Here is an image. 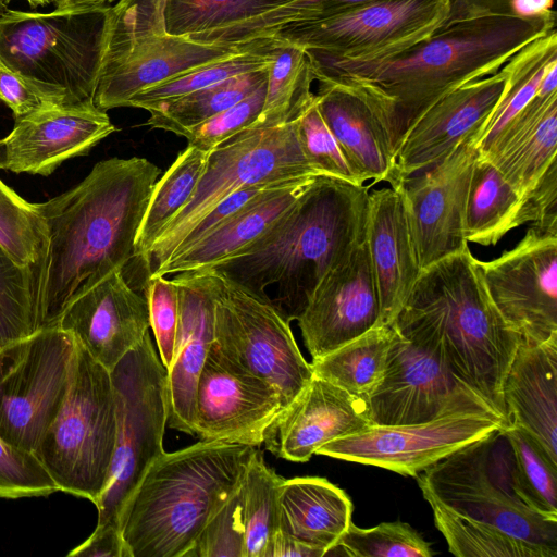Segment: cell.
<instances>
[{"instance_id":"obj_1","label":"cell","mask_w":557,"mask_h":557,"mask_svg":"<svg viewBox=\"0 0 557 557\" xmlns=\"http://www.w3.org/2000/svg\"><path fill=\"white\" fill-rule=\"evenodd\" d=\"M161 170L143 157L94 165L72 189L37 203L47 243L30 271L36 329L55 326L65 308L135 258V240Z\"/></svg>"},{"instance_id":"obj_2","label":"cell","mask_w":557,"mask_h":557,"mask_svg":"<svg viewBox=\"0 0 557 557\" xmlns=\"http://www.w3.org/2000/svg\"><path fill=\"white\" fill-rule=\"evenodd\" d=\"M556 28V16L523 18L505 5L454 1L446 22L423 41L389 55L345 60L305 49L314 79L346 77L383 98L396 151L413 123L440 98L498 72L519 50Z\"/></svg>"},{"instance_id":"obj_3","label":"cell","mask_w":557,"mask_h":557,"mask_svg":"<svg viewBox=\"0 0 557 557\" xmlns=\"http://www.w3.org/2000/svg\"><path fill=\"white\" fill-rule=\"evenodd\" d=\"M369 187L317 176L267 233L208 270L262 298L276 285L272 302L298 320L327 272L366 239Z\"/></svg>"},{"instance_id":"obj_4","label":"cell","mask_w":557,"mask_h":557,"mask_svg":"<svg viewBox=\"0 0 557 557\" xmlns=\"http://www.w3.org/2000/svg\"><path fill=\"white\" fill-rule=\"evenodd\" d=\"M393 325L440 358L509 426L503 385L522 338L492 302L469 246L421 271Z\"/></svg>"},{"instance_id":"obj_5","label":"cell","mask_w":557,"mask_h":557,"mask_svg":"<svg viewBox=\"0 0 557 557\" xmlns=\"http://www.w3.org/2000/svg\"><path fill=\"white\" fill-rule=\"evenodd\" d=\"M255 448L200 440L163 451L120 516L131 557H186L209 519L240 485Z\"/></svg>"},{"instance_id":"obj_6","label":"cell","mask_w":557,"mask_h":557,"mask_svg":"<svg viewBox=\"0 0 557 557\" xmlns=\"http://www.w3.org/2000/svg\"><path fill=\"white\" fill-rule=\"evenodd\" d=\"M416 479L430 506L481 529L506 557H557V519L521 498L504 429L454 451Z\"/></svg>"},{"instance_id":"obj_7","label":"cell","mask_w":557,"mask_h":557,"mask_svg":"<svg viewBox=\"0 0 557 557\" xmlns=\"http://www.w3.org/2000/svg\"><path fill=\"white\" fill-rule=\"evenodd\" d=\"M112 5L52 12L5 10L0 15V60L64 104L94 101Z\"/></svg>"},{"instance_id":"obj_8","label":"cell","mask_w":557,"mask_h":557,"mask_svg":"<svg viewBox=\"0 0 557 557\" xmlns=\"http://www.w3.org/2000/svg\"><path fill=\"white\" fill-rule=\"evenodd\" d=\"M115 437L111 373L76 339L65 397L35 455L59 491L96 504L107 483Z\"/></svg>"},{"instance_id":"obj_9","label":"cell","mask_w":557,"mask_h":557,"mask_svg":"<svg viewBox=\"0 0 557 557\" xmlns=\"http://www.w3.org/2000/svg\"><path fill=\"white\" fill-rule=\"evenodd\" d=\"M319 175L299 144L297 119L239 132L209 152L190 199L162 228L143 260L148 276L173 253L200 219L233 193L247 186Z\"/></svg>"},{"instance_id":"obj_10","label":"cell","mask_w":557,"mask_h":557,"mask_svg":"<svg viewBox=\"0 0 557 557\" xmlns=\"http://www.w3.org/2000/svg\"><path fill=\"white\" fill-rule=\"evenodd\" d=\"M110 373L116 437L107 483L95 505L97 527L120 529L125 504L147 469L164 451L166 368L157 355L149 332Z\"/></svg>"},{"instance_id":"obj_11","label":"cell","mask_w":557,"mask_h":557,"mask_svg":"<svg viewBox=\"0 0 557 557\" xmlns=\"http://www.w3.org/2000/svg\"><path fill=\"white\" fill-rule=\"evenodd\" d=\"M214 274L213 348L238 370L272 385L287 408L313 376L289 321L270 297Z\"/></svg>"},{"instance_id":"obj_12","label":"cell","mask_w":557,"mask_h":557,"mask_svg":"<svg viewBox=\"0 0 557 557\" xmlns=\"http://www.w3.org/2000/svg\"><path fill=\"white\" fill-rule=\"evenodd\" d=\"M76 338L58 325L0 348V437L35 454L66 394Z\"/></svg>"},{"instance_id":"obj_13","label":"cell","mask_w":557,"mask_h":557,"mask_svg":"<svg viewBox=\"0 0 557 557\" xmlns=\"http://www.w3.org/2000/svg\"><path fill=\"white\" fill-rule=\"evenodd\" d=\"M453 0H376L327 17L289 23L269 37L336 59L369 60L397 53L433 35Z\"/></svg>"},{"instance_id":"obj_14","label":"cell","mask_w":557,"mask_h":557,"mask_svg":"<svg viewBox=\"0 0 557 557\" xmlns=\"http://www.w3.org/2000/svg\"><path fill=\"white\" fill-rule=\"evenodd\" d=\"M506 428L493 412L456 411L416 424L369 425L330 441L315 454L416 478L454 451Z\"/></svg>"},{"instance_id":"obj_15","label":"cell","mask_w":557,"mask_h":557,"mask_svg":"<svg viewBox=\"0 0 557 557\" xmlns=\"http://www.w3.org/2000/svg\"><path fill=\"white\" fill-rule=\"evenodd\" d=\"M367 404L372 425L416 424L469 410L499 416L440 358L397 331L384 375Z\"/></svg>"},{"instance_id":"obj_16","label":"cell","mask_w":557,"mask_h":557,"mask_svg":"<svg viewBox=\"0 0 557 557\" xmlns=\"http://www.w3.org/2000/svg\"><path fill=\"white\" fill-rule=\"evenodd\" d=\"M479 268L492 302L523 341L557 335V236L530 226L512 249Z\"/></svg>"},{"instance_id":"obj_17","label":"cell","mask_w":557,"mask_h":557,"mask_svg":"<svg viewBox=\"0 0 557 557\" xmlns=\"http://www.w3.org/2000/svg\"><path fill=\"white\" fill-rule=\"evenodd\" d=\"M475 138L468 136L442 160L395 187L404 199L421 270L469 246L463 222L479 154Z\"/></svg>"},{"instance_id":"obj_18","label":"cell","mask_w":557,"mask_h":557,"mask_svg":"<svg viewBox=\"0 0 557 557\" xmlns=\"http://www.w3.org/2000/svg\"><path fill=\"white\" fill-rule=\"evenodd\" d=\"M284 409L272 385L238 370L211 347L198 380L194 436L259 447Z\"/></svg>"},{"instance_id":"obj_19","label":"cell","mask_w":557,"mask_h":557,"mask_svg":"<svg viewBox=\"0 0 557 557\" xmlns=\"http://www.w3.org/2000/svg\"><path fill=\"white\" fill-rule=\"evenodd\" d=\"M314 94L318 110L361 184H397L396 151L387 113L370 84L346 77H321Z\"/></svg>"},{"instance_id":"obj_20","label":"cell","mask_w":557,"mask_h":557,"mask_svg":"<svg viewBox=\"0 0 557 557\" xmlns=\"http://www.w3.org/2000/svg\"><path fill=\"white\" fill-rule=\"evenodd\" d=\"M297 321L312 359L379 325L380 298L366 239L327 272Z\"/></svg>"},{"instance_id":"obj_21","label":"cell","mask_w":557,"mask_h":557,"mask_svg":"<svg viewBox=\"0 0 557 557\" xmlns=\"http://www.w3.org/2000/svg\"><path fill=\"white\" fill-rule=\"evenodd\" d=\"M57 325L111 371L148 333L147 299L116 269L73 300Z\"/></svg>"},{"instance_id":"obj_22","label":"cell","mask_w":557,"mask_h":557,"mask_svg":"<svg viewBox=\"0 0 557 557\" xmlns=\"http://www.w3.org/2000/svg\"><path fill=\"white\" fill-rule=\"evenodd\" d=\"M505 83L506 73L502 67L492 75L457 87L433 103L400 143L395 187L442 160L468 136H478L500 99Z\"/></svg>"},{"instance_id":"obj_23","label":"cell","mask_w":557,"mask_h":557,"mask_svg":"<svg viewBox=\"0 0 557 557\" xmlns=\"http://www.w3.org/2000/svg\"><path fill=\"white\" fill-rule=\"evenodd\" d=\"M180 320L172 361L166 369V426L194 436L198 380L214 342L212 270L175 274Z\"/></svg>"},{"instance_id":"obj_24","label":"cell","mask_w":557,"mask_h":557,"mask_svg":"<svg viewBox=\"0 0 557 557\" xmlns=\"http://www.w3.org/2000/svg\"><path fill=\"white\" fill-rule=\"evenodd\" d=\"M115 131L106 111L94 101L34 112L16 119L4 138L5 170L48 176L67 159L87 154Z\"/></svg>"},{"instance_id":"obj_25","label":"cell","mask_w":557,"mask_h":557,"mask_svg":"<svg viewBox=\"0 0 557 557\" xmlns=\"http://www.w3.org/2000/svg\"><path fill=\"white\" fill-rule=\"evenodd\" d=\"M202 44L166 30L135 41L101 71L94 103L100 110L126 107L137 92L197 67L233 57L249 47Z\"/></svg>"},{"instance_id":"obj_26","label":"cell","mask_w":557,"mask_h":557,"mask_svg":"<svg viewBox=\"0 0 557 557\" xmlns=\"http://www.w3.org/2000/svg\"><path fill=\"white\" fill-rule=\"evenodd\" d=\"M369 425L366 398L313 375L270 426L264 443L281 458L306 462L322 445Z\"/></svg>"},{"instance_id":"obj_27","label":"cell","mask_w":557,"mask_h":557,"mask_svg":"<svg viewBox=\"0 0 557 557\" xmlns=\"http://www.w3.org/2000/svg\"><path fill=\"white\" fill-rule=\"evenodd\" d=\"M366 242L380 298L379 325H392L422 271L397 188L369 191Z\"/></svg>"},{"instance_id":"obj_28","label":"cell","mask_w":557,"mask_h":557,"mask_svg":"<svg viewBox=\"0 0 557 557\" xmlns=\"http://www.w3.org/2000/svg\"><path fill=\"white\" fill-rule=\"evenodd\" d=\"M509 426L523 431L557 466V335L521 339L503 385Z\"/></svg>"},{"instance_id":"obj_29","label":"cell","mask_w":557,"mask_h":557,"mask_svg":"<svg viewBox=\"0 0 557 557\" xmlns=\"http://www.w3.org/2000/svg\"><path fill=\"white\" fill-rule=\"evenodd\" d=\"M557 60L545 71L531 101L510 123L491 150L481 156L524 197L557 153Z\"/></svg>"},{"instance_id":"obj_30","label":"cell","mask_w":557,"mask_h":557,"mask_svg":"<svg viewBox=\"0 0 557 557\" xmlns=\"http://www.w3.org/2000/svg\"><path fill=\"white\" fill-rule=\"evenodd\" d=\"M315 177L288 182L258 197L201 239L169 258L148 278L210 269L239 253L267 233Z\"/></svg>"},{"instance_id":"obj_31","label":"cell","mask_w":557,"mask_h":557,"mask_svg":"<svg viewBox=\"0 0 557 557\" xmlns=\"http://www.w3.org/2000/svg\"><path fill=\"white\" fill-rule=\"evenodd\" d=\"M347 493L320 476L284 479L280 492L281 530L325 552L351 523Z\"/></svg>"},{"instance_id":"obj_32","label":"cell","mask_w":557,"mask_h":557,"mask_svg":"<svg viewBox=\"0 0 557 557\" xmlns=\"http://www.w3.org/2000/svg\"><path fill=\"white\" fill-rule=\"evenodd\" d=\"M530 223L520 196L487 159L474 160L465 209L467 243L496 245L509 231Z\"/></svg>"},{"instance_id":"obj_33","label":"cell","mask_w":557,"mask_h":557,"mask_svg":"<svg viewBox=\"0 0 557 557\" xmlns=\"http://www.w3.org/2000/svg\"><path fill=\"white\" fill-rule=\"evenodd\" d=\"M395 334L393 324L369 330L337 349L312 359L313 375L367 399L384 375Z\"/></svg>"},{"instance_id":"obj_34","label":"cell","mask_w":557,"mask_h":557,"mask_svg":"<svg viewBox=\"0 0 557 557\" xmlns=\"http://www.w3.org/2000/svg\"><path fill=\"white\" fill-rule=\"evenodd\" d=\"M269 67L238 74L160 102L148 110L146 124L185 137L197 125L251 95L267 82Z\"/></svg>"},{"instance_id":"obj_35","label":"cell","mask_w":557,"mask_h":557,"mask_svg":"<svg viewBox=\"0 0 557 557\" xmlns=\"http://www.w3.org/2000/svg\"><path fill=\"white\" fill-rule=\"evenodd\" d=\"M273 38L264 103L251 126H276L295 120L314 97L311 85L315 79L305 48Z\"/></svg>"},{"instance_id":"obj_36","label":"cell","mask_w":557,"mask_h":557,"mask_svg":"<svg viewBox=\"0 0 557 557\" xmlns=\"http://www.w3.org/2000/svg\"><path fill=\"white\" fill-rule=\"evenodd\" d=\"M209 152L188 145L157 180L136 236L135 258L145 259L162 228L190 199Z\"/></svg>"},{"instance_id":"obj_37","label":"cell","mask_w":557,"mask_h":557,"mask_svg":"<svg viewBox=\"0 0 557 557\" xmlns=\"http://www.w3.org/2000/svg\"><path fill=\"white\" fill-rule=\"evenodd\" d=\"M283 478L253 449L243 478L244 557H263L267 546L281 529L280 492Z\"/></svg>"},{"instance_id":"obj_38","label":"cell","mask_w":557,"mask_h":557,"mask_svg":"<svg viewBox=\"0 0 557 557\" xmlns=\"http://www.w3.org/2000/svg\"><path fill=\"white\" fill-rule=\"evenodd\" d=\"M273 37L251 40L244 51L153 85L133 96L126 107L148 111L156 104L218 84L232 76L269 67L272 63Z\"/></svg>"},{"instance_id":"obj_39","label":"cell","mask_w":557,"mask_h":557,"mask_svg":"<svg viewBox=\"0 0 557 557\" xmlns=\"http://www.w3.org/2000/svg\"><path fill=\"white\" fill-rule=\"evenodd\" d=\"M373 1L376 0H292L244 22L197 34L195 39L206 44L239 46L269 37L289 23L327 17Z\"/></svg>"},{"instance_id":"obj_40","label":"cell","mask_w":557,"mask_h":557,"mask_svg":"<svg viewBox=\"0 0 557 557\" xmlns=\"http://www.w3.org/2000/svg\"><path fill=\"white\" fill-rule=\"evenodd\" d=\"M292 0H166V33L193 36L244 22Z\"/></svg>"},{"instance_id":"obj_41","label":"cell","mask_w":557,"mask_h":557,"mask_svg":"<svg viewBox=\"0 0 557 557\" xmlns=\"http://www.w3.org/2000/svg\"><path fill=\"white\" fill-rule=\"evenodd\" d=\"M511 448L513 479L523 502L539 513L557 519V466L523 431L504 429Z\"/></svg>"},{"instance_id":"obj_42","label":"cell","mask_w":557,"mask_h":557,"mask_svg":"<svg viewBox=\"0 0 557 557\" xmlns=\"http://www.w3.org/2000/svg\"><path fill=\"white\" fill-rule=\"evenodd\" d=\"M434 552L410 524L382 522L362 529L352 522L324 556L351 557H431ZM323 556V557H324Z\"/></svg>"},{"instance_id":"obj_43","label":"cell","mask_w":557,"mask_h":557,"mask_svg":"<svg viewBox=\"0 0 557 557\" xmlns=\"http://www.w3.org/2000/svg\"><path fill=\"white\" fill-rule=\"evenodd\" d=\"M46 243L37 203L24 200L0 180V246L18 264L30 268L41 258Z\"/></svg>"},{"instance_id":"obj_44","label":"cell","mask_w":557,"mask_h":557,"mask_svg":"<svg viewBox=\"0 0 557 557\" xmlns=\"http://www.w3.org/2000/svg\"><path fill=\"white\" fill-rule=\"evenodd\" d=\"M36 331L29 268L0 246V348Z\"/></svg>"},{"instance_id":"obj_45","label":"cell","mask_w":557,"mask_h":557,"mask_svg":"<svg viewBox=\"0 0 557 557\" xmlns=\"http://www.w3.org/2000/svg\"><path fill=\"white\" fill-rule=\"evenodd\" d=\"M297 135L305 157L321 175L363 185L322 119L314 97L297 117Z\"/></svg>"},{"instance_id":"obj_46","label":"cell","mask_w":557,"mask_h":557,"mask_svg":"<svg viewBox=\"0 0 557 557\" xmlns=\"http://www.w3.org/2000/svg\"><path fill=\"white\" fill-rule=\"evenodd\" d=\"M244 496L240 483L206 523L186 557H244Z\"/></svg>"},{"instance_id":"obj_47","label":"cell","mask_w":557,"mask_h":557,"mask_svg":"<svg viewBox=\"0 0 557 557\" xmlns=\"http://www.w3.org/2000/svg\"><path fill=\"white\" fill-rule=\"evenodd\" d=\"M59 491L38 457L0 437V498L47 496Z\"/></svg>"},{"instance_id":"obj_48","label":"cell","mask_w":557,"mask_h":557,"mask_svg":"<svg viewBox=\"0 0 557 557\" xmlns=\"http://www.w3.org/2000/svg\"><path fill=\"white\" fill-rule=\"evenodd\" d=\"M265 87L267 82L248 97L194 127L185 136L188 145L209 152L250 127L261 113Z\"/></svg>"},{"instance_id":"obj_49","label":"cell","mask_w":557,"mask_h":557,"mask_svg":"<svg viewBox=\"0 0 557 557\" xmlns=\"http://www.w3.org/2000/svg\"><path fill=\"white\" fill-rule=\"evenodd\" d=\"M145 297L160 359L168 369L173 358L180 320L178 289L173 278L149 277Z\"/></svg>"},{"instance_id":"obj_50","label":"cell","mask_w":557,"mask_h":557,"mask_svg":"<svg viewBox=\"0 0 557 557\" xmlns=\"http://www.w3.org/2000/svg\"><path fill=\"white\" fill-rule=\"evenodd\" d=\"M0 101L8 106L16 119L54 106L63 101L50 95L0 60Z\"/></svg>"},{"instance_id":"obj_51","label":"cell","mask_w":557,"mask_h":557,"mask_svg":"<svg viewBox=\"0 0 557 557\" xmlns=\"http://www.w3.org/2000/svg\"><path fill=\"white\" fill-rule=\"evenodd\" d=\"M286 183L247 186L224 198L220 203H218L213 209H211L202 219H200L195 224V226L187 233V235L181 242L178 247L173 251V253L169 258L201 239L209 232L214 230L216 226L222 224L224 221H226L233 214L245 208L247 205H249L258 197Z\"/></svg>"},{"instance_id":"obj_52","label":"cell","mask_w":557,"mask_h":557,"mask_svg":"<svg viewBox=\"0 0 557 557\" xmlns=\"http://www.w3.org/2000/svg\"><path fill=\"white\" fill-rule=\"evenodd\" d=\"M531 226L542 234L557 236V160L524 196Z\"/></svg>"},{"instance_id":"obj_53","label":"cell","mask_w":557,"mask_h":557,"mask_svg":"<svg viewBox=\"0 0 557 557\" xmlns=\"http://www.w3.org/2000/svg\"><path fill=\"white\" fill-rule=\"evenodd\" d=\"M71 557H131L120 529L96 527L91 535L71 550Z\"/></svg>"},{"instance_id":"obj_54","label":"cell","mask_w":557,"mask_h":557,"mask_svg":"<svg viewBox=\"0 0 557 557\" xmlns=\"http://www.w3.org/2000/svg\"><path fill=\"white\" fill-rule=\"evenodd\" d=\"M324 550L278 530L265 548L263 557H323Z\"/></svg>"},{"instance_id":"obj_55","label":"cell","mask_w":557,"mask_h":557,"mask_svg":"<svg viewBox=\"0 0 557 557\" xmlns=\"http://www.w3.org/2000/svg\"><path fill=\"white\" fill-rule=\"evenodd\" d=\"M555 0H507V9L523 18H546L556 16Z\"/></svg>"},{"instance_id":"obj_56","label":"cell","mask_w":557,"mask_h":557,"mask_svg":"<svg viewBox=\"0 0 557 557\" xmlns=\"http://www.w3.org/2000/svg\"><path fill=\"white\" fill-rule=\"evenodd\" d=\"M113 0H53L57 9L81 8L98 4H107Z\"/></svg>"},{"instance_id":"obj_57","label":"cell","mask_w":557,"mask_h":557,"mask_svg":"<svg viewBox=\"0 0 557 557\" xmlns=\"http://www.w3.org/2000/svg\"><path fill=\"white\" fill-rule=\"evenodd\" d=\"M7 168V146L5 140H0V169Z\"/></svg>"},{"instance_id":"obj_58","label":"cell","mask_w":557,"mask_h":557,"mask_svg":"<svg viewBox=\"0 0 557 557\" xmlns=\"http://www.w3.org/2000/svg\"><path fill=\"white\" fill-rule=\"evenodd\" d=\"M11 0H5V2H10ZM27 1V3L33 7V8H36V7H39V5H47L51 2H53V0H25Z\"/></svg>"},{"instance_id":"obj_59","label":"cell","mask_w":557,"mask_h":557,"mask_svg":"<svg viewBox=\"0 0 557 557\" xmlns=\"http://www.w3.org/2000/svg\"><path fill=\"white\" fill-rule=\"evenodd\" d=\"M7 10L5 0H0V15Z\"/></svg>"}]
</instances>
